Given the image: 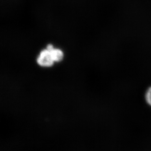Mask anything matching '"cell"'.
Masks as SVG:
<instances>
[{
    "label": "cell",
    "instance_id": "obj_1",
    "mask_svg": "<svg viewBox=\"0 0 151 151\" xmlns=\"http://www.w3.org/2000/svg\"><path fill=\"white\" fill-rule=\"evenodd\" d=\"M36 62L39 66L42 68L51 67L55 63L50 51L46 48L40 51L36 59Z\"/></svg>",
    "mask_w": 151,
    "mask_h": 151
},
{
    "label": "cell",
    "instance_id": "obj_3",
    "mask_svg": "<svg viewBox=\"0 0 151 151\" xmlns=\"http://www.w3.org/2000/svg\"><path fill=\"white\" fill-rule=\"evenodd\" d=\"M146 99L149 105L151 106V88H149L146 94Z\"/></svg>",
    "mask_w": 151,
    "mask_h": 151
},
{
    "label": "cell",
    "instance_id": "obj_2",
    "mask_svg": "<svg viewBox=\"0 0 151 151\" xmlns=\"http://www.w3.org/2000/svg\"><path fill=\"white\" fill-rule=\"evenodd\" d=\"M50 51L55 63H59L63 61L64 58V53L61 49L54 47Z\"/></svg>",
    "mask_w": 151,
    "mask_h": 151
}]
</instances>
